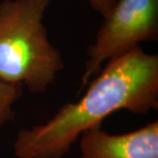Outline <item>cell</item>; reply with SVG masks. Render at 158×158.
I'll list each match as a JSON object with an SVG mask.
<instances>
[{"label": "cell", "instance_id": "obj_1", "mask_svg": "<svg viewBox=\"0 0 158 158\" xmlns=\"http://www.w3.org/2000/svg\"><path fill=\"white\" fill-rule=\"evenodd\" d=\"M78 101L63 105L43 124L21 129L13 142L16 158H63L85 131L112 113L147 114L158 109V55L140 45L110 59Z\"/></svg>", "mask_w": 158, "mask_h": 158}, {"label": "cell", "instance_id": "obj_2", "mask_svg": "<svg viewBox=\"0 0 158 158\" xmlns=\"http://www.w3.org/2000/svg\"><path fill=\"white\" fill-rule=\"evenodd\" d=\"M52 0L0 3V78L43 93L64 68L43 23Z\"/></svg>", "mask_w": 158, "mask_h": 158}, {"label": "cell", "instance_id": "obj_3", "mask_svg": "<svg viewBox=\"0 0 158 158\" xmlns=\"http://www.w3.org/2000/svg\"><path fill=\"white\" fill-rule=\"evenodd\" d=\"M158 40V0H117L87 50L80 91L102 65L143 41Z\"/></svg>", "mask_w": 158, "mask_h": 158}, {"label": "cell", "instance_id": "obj_4", "mask_svg": "<svg viewBox=\"0 0 158 158\" xmlns=\"http://www.w3.org/2000/svg\"><path fill=\"white\" fill-rule=\"evenodd\" d=\"M80 158H158V121L120 135L97 126L80 136Z\"/></svg>", "mask_w": 158, "mask_h": 158}, {"label": "cell", "instance_id": "obj_5", "mask_svg": "<svg viewBox=\"0 0 158 158\" xmlns=\"http://www.w3.org/2000/svg\"><path fill=\"white\" fill-rule=\"evenodd\" d=\"M24 85L11 84L0 78V128L15 119L13 106L23 95Z\"/></svg>", "mask_w": 158, "mask_h": 158}, {"label": "cell", "instance_id": "obj_6", "mask_svg": "<svg viewBox=\"0 0 158 158\" xmlns=\"http://www.w3.org/2000/svg\"><path fill=\"white\" fill-rule=\"evenodd\" d=\"M116 2L117 0H89L91 7L98 13H100L103 18L107 17Z\"/></svg>", "mask_w": 158, "mask_h": 158}]
</instances>
